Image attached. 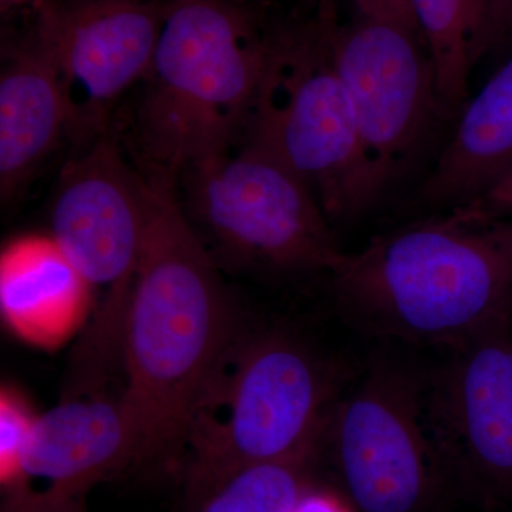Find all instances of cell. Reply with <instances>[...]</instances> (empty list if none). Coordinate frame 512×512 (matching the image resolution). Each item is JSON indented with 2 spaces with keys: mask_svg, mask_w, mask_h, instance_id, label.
Returning a JSON list of instances; mask_svg holds the SVG:
<instances>
[{
  "mask_svg": "<svg viewBox=\"0 0 512 512\" xmlns=\"http://www.w3.org/2000/svg\"><path fill=\"white\" fill-rule=\"evenodd\" d=\"M150 181L153 200L124 329L121 393L140 439L138 467H178L195 406L247 329L178 188Z\"/></svg>",
  "mask_w": 512,
  "mask_h": 512,
  "instance_id": "6da1fadb",
  "label": "cell"
},
{
  "mask_svg": "<svg viewBox=\"0 0 512 512\" xmlns=\"http://www.w3.org/2000/svg\"><path fill=\"white\" fill-rule=\"evenodd\" d=\"M330 276L340 316L363 335L454 348L512 319V229L460 208L373 239Z\"/></svg>",
  "mask_w": 512,
  "mask_h": 512,
  "instance_id": "7a4b0ae2",
  "label": "cell"
},
{
  "mask_svg": "<svg viewBox=\"0 0 512 512\" xmlns=\"http://www.w3.org/2000/svg\"><path fill=\"white\" fill-rule=\"evenodd\" d=\"M274 32L247 0H168L134 121L141 173L178 188L238 146Z\"/></svg>",
  "mask_w": 512,
  "mask_h": 512,
  "instance_id": "3957f363",
  "label": "cell"
},
{
  "mask_svg": "<svg viewBox=\"0 0 512 512\" xmlns=\"http://www.w3.org/2000/svg\"><path fill=\"white\" fill-rule=\"evenodd\" d=\"M355 376L301 336L247 330L195 406L178 471L197 511L245 468L322 448L333 406Z\"/></svg>",
  "mask_w": 512,
  "mask_h": 512,
  "instance_id": "277c9868",
  "label": "cell"
},
{
  "mask_svg": "<svg viewBox=\"0 0 512 512\" xmlns=\"http://www.w3.org/2000/svg\"><path fill=\"white\" fill-rule=\"evenodd\" d=\"M153 183L128 163L113 130L77 150L57 180L50 234L93 291L70 379L103 384L123 363L124 329L143 254Z\"/></svg>",
  "mask_w": 512,
  "mask_h": 512,
  "instance_id": "5b68a950",
  "label": "cell"
},
{
  "mask_svg": "<svg viewBox=\"0 0 512 512\" xmlns=\"http://www.w3.org/2000/svg\"><path fill=\"white\" fill-rule=\"evenodd\" d=\"M328 25L316 18L301 29H275L241 141L288 165L329 218H349L369 208L380 190L330 57Z\"/></svg>",
  "mask_w": 512,
  "mask_h": 512,
  "instance_id": "8992f818",
  "label": "cell"
},
{
  "mask_svg": "<svg viewBox=\"0 0 512 512\" xmlns=\"http://www.w3.org/2000/svg\"><path fill=\"white\" fill-rule=\"evenodd\" d=\"M386 345L340 394L322 450L356 512H431L448 493L427 427L429 366Z\"/></svg>",
  "mask_w": 512,
  "mask_h": 512,
  "instance_id": "52a82bcc",
  "label": "cell"
},
{
  "mask_svg": "<svg viewBox=\"0 0 512 512\" xmlns=\"http://www.w3.org/2000/svg\"><path fill=\"white\" fill-rule=\"evenodd\" d=\"M178 194L218 265L332 274L345 255L308 184L274 154L247 141L235 153L187 171Z\"/></svg>",
  "mask_w": 512,
  "mask_h": 512,
  "instance_id": "ba28073f",
  "label": "cell"
},
{
  "mask_svg": "<svg viewBox=\"0 0 512 512\" xmlns=\"http://www.w3.org/2000/svg\"><path fill=\"white\" fill-rule=\"evenodd\" d=\"M429 366L427 427L448 497L512 500V319Z\"/></svg>",
  "mask_w": 512,
  "mask_h": 512,
  "instance_id": "9c48e42d",
  "label": "cell"
},
{
  "mask_svg": "<svg viewBox=\"0 0 512 512\" xmlns=\"http://www.w3.org/2000/svg\"><path fill=\"white\" fill-rule=\"evenodd\" d=\"M167 6L168 0H47L33 10L30 28L55 63L74 146L109 131L116 104L146 79Z\"/></svg>",
  "mask_w": 512,
  "mask_h": 512,
  "instance_id": "30bf717a",
  "label": "cell"
},
{
  "mask_svg": "<svg viewBox=\"0 0 512 512\" xmlns=\"http://www.w3.org/2000/svg\"><path fill=\"white\" fill-rule=\"evenodd\" d=\"M326 35L382 192L419 146L441 104L433 63L420 33L397 23L357 16L345 28L329 23Z\"/></svg>",
  "mask_w": 512,
  "mask_h": 512,
  "instance_id": "8fae6325",
  "label": "cell"
},
{
  "mask_svg": "<svg viewBox=\"0 0 512 512\" xmlns=\"http://www.w3.org/2000/svg\"><path fill=\"white\" fill-rule=\"evenodd\" d=\"M138 463L140 439L123 393L64 394L57 406L36 416L20 458L19 484L42 478L47 487L87 494Z\"/></svg>",
  "mask_w": 512,
  "mask_h": 512,
  "instance_id": "7c38bea8",
  "label": "cell"
},
{
  "mask_svg": "<svg viewBox=\"0 0 512 512\" xmlns=\"http://www.w3.org/2000/svg\"><path fill=\"white\" fill-rule=\"evenodd\" d=\"M69 111L55 63L29 28L2 46L0 197L18 198L67 138Z\"/></svg>",
  "mask_w": 512,
  "mask_h": 512,
  "instance_id": "4fadbf2b",
  "label": "cell"
},
{
  "mask_svg": "<svg viewBox=\"0 0 512 512\" xmlns=\"http://www.w3.org/2000/svg\"><path fill=\"white\" fill-rule=\"evenodd\" d=\"M93 291L52 234L10 239L0 254V312L18 338L55 349L83 330Z\"/></svg>",
  "mask_w": 512,
  "mask_h": 512,
  "instance_id": "5bb4252c",
  "label": "cell"
},
{
  "mask_svg": "<svg viewBox=\"0 0 512 512\" xmlns=\"http://www.w3.org/2000/svg\"><path fill=\"white\" fill-rule=\"evenodd\" d=\"M511 168L512 57L467 104L421 195L440 207L467 204Z\"/></svg>",
  "mask_w": 512,
  "mask_h": 512,
  "instance_id": "9a60e30c",
  "label": "cell"
},
{
  "mask_svg": "<svg viewBox=\"0 0 512 512\" xmlns=\"http://www.w3.org/2000/svg\"><path fill=\"white\" fill-rule=\"evenodd\" d=\"M436 73L441 106L454 109L467 93L473 47L488 0H409Z\"/></svg>",
  "mask_w": 512,
  "mask_h": 512,
  "instance_id": "2e32d148",
  "label": "cell"
},
{
  "mask_svg": "<svg viewBox=\"0 0 512 512\" xmlns=\"http://www.w3.org/2000/svg\"><path fill=\"white\" fill-rule=\"evenodd\" d=\"M322 448L258 464L228 478L195 512H295L309 493V474Z\"/></svg>",
  "mask_w": 512,
  "mask_h": 512,
  "instance_id": "e0dca14e",
  "label": "cell"
},
{
  "mask_svg": "<svg viewBox=\"0 0 512 512\" xmlns=\"http://www.w3.org/2000/svg\"><path fill=\"white\" fill-rule=\"evenodd\" d=\"M36 416L18 393L2 389L0 396V470L6 488L20 483V458Z\"/></svg>",
  "mask_w": 512,
  "mask_h": 512,
  "instance_id": "ac0fdd59",
  "label": "cell"
},
{
  "mask_svg": "<svg viewBox=\"0 0 512 512\" xmlns=\"http://www.w3.org/2000/svg\"><path fill=\"white\" fill-rule=\"evenodd\" d=\"M6 490L0 512H87L84 503L86 494L57 487L32 490L26 483Z\"/></svg>",
  "mask_w": 512,
  "mask_h": 512,
  "instance_id": "d6986e66",
  "label": "cell"
},
{
  "mask_svg": "<svg viewBox=\"0 0 512 512\" xmlns=\"http://www.w3.org/2000/svg\"><path fill=\"white\" fill-rule=\"evenodd\" d=\"M508 40H512V0H488L484 23L473 47V62Z\"/></svg>",
  "mask_w": 512,
  "mask_h": 512,
  "instance_id": "ffe728a7",
  "label": "cell"
},
{
  "mask_svg": "<svg viewBox=\"0 0 512 512\" xmlns=\"http://www.w3.org/2000/svg\"><path fill=\"white\" fill-rule=\"evenodd\" d=\"M357 16L397 23L420 33L409 0H355Z\"/></svg>",
  "mask_w": 512,
  "mask_h": 512,
  "instance_id": "44dd1931",
  "label": "cell"
},
{
  "mask_svg": "<svg viewBox=\"0 0 512 512\" xmlns=\"http://www.w3.org/2000/svg\"><path fill=\"white\" fill-rule=\"evenodd\" d=\"M485 197L494 207L512 211V168Z\"/></svg>",
  "mask_w": 512,
  "mask_h": 512,
  "instance_id": "7402d4cb",
  "label": "cell"
},
{
  "mask_svg": "<svg viewBox=\"0 0 512 512\" xmlns=\"http://www.w3.org/2000/svg\"><path fill=\"white\" fill-rule=\"evenodd\" d=\"M295 512H338V510L325 498L313 497L308 493L302 498Z\"/></svg>",
  "mask_w": 512,
  "mask_h": 512,
  "instance_id": "603a6c76",
  "label": "cell"
},
{
  "mask_svg": "<svg viewBox=\"0 0 512 512\" xmlns=\"http://www.w3.org/2000/svg\"><path fill=\"white\" fill-rule=\"evenodd\" d=\"M46 2L47 0H0V10H2V15H8V13L20 9L36 10Z\"/></svg>",
  "mask_w": 512,
  "mask_h": 512,
  "instance_id": "cb8c5ba5",
  "label": "cell"
},
{
  "mask_svg": "<svg viewBox=\"0 0 512 512\" xmlns=\"http://www.w3.org/2000/svg\"><path fill=\"white\" fill-rule=\"evenodd\" d=\"M315 6L318 18L325 20H335V3L333 0H306Z\"/></svg>",
  "mask_w": 512,
  "mask_h": 512,
  "instance_id": "d4e9b609",
  "label": "cell"
}]
</instances>
